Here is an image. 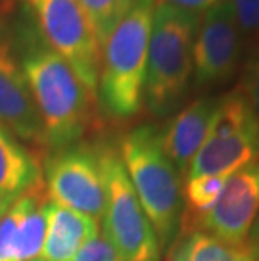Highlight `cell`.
Returning a JSON list of instances; mask_svg holds the SVG:
<instances>
[{
    "label": "cell",
    "instance_id": "obj_1",
    "mask_svg": "<svg viewBox=\"0 0 259 261\" xmlns=\"http://www.w3.org/2000/svg\"><path fill=\"white\" fill-rule=\"evenodd\" d=\"M25 17L17 25V63L39 110L44 142L51 150L73 145L90 128L95 98L66 59L44 41L29 10Z\"/></svg>",
    "mask_w": 259,
    "mask_h": 261
},
{
    "label": "cell",
    "instance_id": "obj_2",
    "mask_svg": "<svg viewBox=\"0 0 259 261\" xmlns=\"http://www.w3.org/2000/svg\"><path fill=\"white\" fill-rule=\"evenodd\" d=\"M157 0H135L101 44L98 99L114 120L140 113L145 90L148 44Z\"/></svg>",
    "mask_w": 259,
    "mask_h": 261
},
{
    "label": "cell",
    "instance_id": "obj_3",
    "mask_svg": "<svg viewBox=\"0 0 259 261\" xmlns=\"http://www.w3.org/2000/svg\"><path fill=\"white\" fill-rule=\"evenodd\" d=\"M118 152L160 249L168 248L179 234L184 199L179 170L162 147L160 128L152 123L135 126L121 137Z\"/></svg>",
    "mask_w": 259,
    "mask_h": 261
},
{
    "label": "cell",
    "instance_id": "obj_4",
    "mask_svg": "<svg viewBox=\"0 0 259 261\" xmlns=\"http://www.w3.org/2000/svg\"><path fill=\"white\" fill-rule=\"evenodd\" d=\"M200 14L157 2L148 44L143 103L153 116L175 112L194 77V39Z\"/></svg>",
    "mask_w": 259,
    "mask_h": 261
},
{
    "label": "cell",
    "instance_id": "obj_5",
    "mask_svg": "<svg viewBox=\"0 0 259 261\" xmlns=\"http://www.w3.org/2000/svg\"><path fill=\"white\" fill-rule=\"evenodd\" d=\"M106 197L103 209V234L117 249L121 261H160V244L152 223L135 194L120 152L103 145Z\"/></svg>",
    "mask_w": 259,
    "mask_h": 261
},
{
    "label": "cell",
    "instance_id": "obj_6",
    "mask_svg": "<svg viewBox=\"0 0 259 261\" xmlns=\"http://www.w3.org/2000/svg\"><path fill=\"white\" fill-rule=\"evenodd\" d=\"M259 159V118L239 88L220 96L219 110L185 179L231 175Z\"/></svg>",
    "mask_w": 259,
    "mask_h": 261
},
{
    "label": "cell",
    "instance_id": "obj_7",
    "mask_svg": "<svg viewBox=\"0 0 259 261\" xmlns=\"http://www.w3.org/2000/svg\"><path fill=\"white\" fill-rule=\"evenodd\" d=\"M25 7L44 41L66 59L98 99L101 44L79 4L76 0H25Z\"/></svg>",
    "mask_w": 259,
    "mask_h": 261
},
{
    "label": "cell",
    "instance_id": "obj_8",
    "mask_svg": "<svg viewBox=\"0 0 259 261\" xmlns=\"http://www.w3.org/2000/svg\"><path fill=\"white\" fill-rule=\"evenodd\" d=\"M44 189L51 201L100 221L106 197L103 145L78 142L51 150L44 165Z\"/></svg>",
    "mask_w": 259,
    "mask_h": 261
},
{
    "label": "cell",
    "instance_id": "obj_9",
    "mask_svg": "<svg viewBox=\"0 0 259 261\" xmlns=\"http://www.w3.org/2000/svg\"><path fill=\"white\" fill-rule=\"evenodd\" d=\"M242 47V34L229 0L207 9L194 39V85L209 90L231 81L241 64Z\"/></svg>",
    "mask_w": 259,
    "mask_h": 261
},
{
    "label": "cell",
    "instance_id": "obj_10",
    "mask_svg": "<svg viewBox=\"0 0 259 261\" xmlns=\"http://www.w3.org/2000/svg\"><path fill=\"white\" fill-rule=\"evenodd\" d=\"M257 213L259 159L231 174L216 205L180 231H206L233 246H246Z\"/></svg>",
    "mask_w": 259,
    "mask_h": 261
},
{
    "label": "cell",
    "instance_id": "obj_11",
    "mask_svg": "<svg viewBox=\"0 0 259 261\" xmlns=\"http://www.w3.org/2000/svg\"><path fill=\"white\" fill-rule=\"evenodd\" d=\"M0 125L20 142L46 147L39 110L7 42H0Z\"/></svg>",
    "mask_w": 259,
    "mask_h": 261
},
{
    "label": "cell",
    "instance_id": "obj_12",
    "mask_svg": "<svg viewBox=\"0 0 259 261\" xmlns=\"http://www.w3.org/2000/svg\"><path fill=\"white\" fill-rule=\"evenodd\" d=\"M219 103L220 96L195 99L182 108L167 126L160 130L165 153L184 177L212 128Z\"/></svg>",
    "mask_w": 259,
    "mask_h": 261
},
{
    "label": "cell",
    "instance_id": "obj_13",
    "mask_svg": "<svg viewBox=\"0 0 259 261\" xmlns=\"http://www.w3.org/2000/svg\"><path fill=\"white\" fill-rule=\"evenodd\" d=\"M44 211L47 223L41 256L46 261H73L82 244L100 232L96 219L51 199L44 202Z\"/></svg>",
    "mask_w": 259,
    "mask_h": 261
},
{
    "label": "cell",
    "instance_id": "obj_14",
    "mask_svg": "<svg viewBox=\"0 0 259 261\" xmlns=\"http://www.w3.org/2000/svg\"><path fill=\"white\" fill-rule=\"evenodd\" d=\"M42 180L36 157L0 125V196L17 199Z\"/></svg>",
    "mask_w": 259,
    "mask_h": 261
},
{
    "label": "cell",
    "instance_id": "obj_15",
    "mask_svg": "<svg viewBox=\"0 0 259 261\" xmlns=\"http://www.w3.org/2000/svg\"><path fill=\"white\" fill-rule=\"evenodd\" d=\"M165 261H252L246 246H233L206 231H179Z\"/></svg>",
    "mask_w": 259,
    "mask_h": 261
},
{
    "label": "cell",
    "instance_id": "obj_16",
    "mask_svg": "<svg viewBox=\"0 0 259 261\" xmlns=\"http://www.w3.org/2000/svg\"><path fill=\"white\" fill-rule=\"evenodd\" d=\"M225 182H227V175H199L185 179L184 192H182L184 213H182L180 229L194 223L197 218L209 213L216 205Z\"/></svg>",
    "mask_w": 259,
    "mask_h": 261
},
{
    "label": "cell",
    "instance_id": "obj_17",
    "mask_svg": "<svg viewBox=\"0 0 259 261\" xmlns=\"http://www.w3.org/2000/svg\"><path fill=\"white\" fill-rule=\"evenodd\" d=\"M44 197L42 180L29 191L24 192L15 202L10 205L7 214L0 221V261H20L19 248V227L20 221L27 213V209L34 204L37 199Z\"/></svg>",
    "mask_w": 259,
    "mask_h": 261
},
{
    "label": "cell",
    "instance_id": "obj_18",
    "mask_svg": "<svg viewBox=\"0 0 259 261\" xmlns=\"http://www.w3.org/2000/svg\"><path fill=\"white\" fill-rule=\"evenodd\" d=\"M76 2L84 10L86 17L90 19L100 39V44H103L114 25L133 7L135 0H76Z\"/></svg>",
    "mask_w": 259,
    "mask_h": 261
},
{
    "label": "cell",
    "instance_id": "obj_19",
    "mask_svg": "<svg viewBox=\"0 0 259 261\" xmlns=\"http://www.w3.org/2000/svg\"><path fill=\"white\" fill-rule=\"evenodd\" d=\"M242 37H259V0H229Z\"/></svg>",
    "mask_w": 259,
    "mask_h": 261
},
{
    "label": "cell",
    "instance_id": "obj_20",
    "mask_svg": "<svg viewBox=\"0 0 259 261\" xmlns=\"http://www.w3.org/2000/svg\"><path fill=\"white\" fill-rule=\"evenodd\" d=\"M73 261H121L117 249L108 241V238L100 231L96 236L88 240L76 253Z\"/></svg>",
    "mask_w": 259,
    "mask_h": 261
},
{
    "label": "cell",
    "instance_id": "obj_21",
    "mask_svg": "<svg viewBox=\"0 0 259 261\" xmlns=\"http://www.w3.org/2000/svg\"><path fill=\"white\" fill-rule=\"evenodd\" d=\"M241 93L249 101L251 108L259 118V47L251 54L244 66V73L239 85Z\"/></svg>",
    "mask_w": 259,
    "mask_h": 261
},
{
    "label": "cell",
    "instance_id": "obj_22",
    "mask_svg": "<svg viewBox=\"0 0 259 261\" xmlns=\"http://www.w3.org/2000/svg\"><path fill=\"white\" fill-rule=\"evenodd\" d=\"M157 2L172 5V7L187 10V12L192 14H204L207 9L214 7L219 2H224V0H157Z\"/></svg>",
    "mask_w": 259,
    "mask_h": 261
},
{
    "label": "cell",
    "instance_id": "obj_23",
    "mask_svg": "<svg viewBox=\"0 0 259 261\" xmlns=\"http://www.w3.org/2000/svg\"><path fill=\"white\" fill-rule=\"evenodd\" d=\"M246 249L249 251L252 261H259V213L256 216L254 223H252L249 236L246 240Z\"/></svg>",
    "mask_w": 259,
    "mask_h": 261
},
{
    "label": "cell",
    "instance_id": "obj_24",
    "mask_svg": "<svg viewBox=\"0 0 259 261\" xmlns=\"http://www.w3.org/2000/svg\"><path fill=\"white\" fill-rule=\"evenodd\" d=\"M19 199V197H17ZM15 202V199L12 197H5V196H0V221L5 214H7V211L10 209V205Z\"/></svg>",
    "mask_w": 259,
    "mask_h": 261
},
{
    "label": "cell",
    "instance_id": "obj_25",
    "mask_svg": "<svg viewBox=\"0 0 259 261\" xmlns=\"http://www.w3.org/2000/svg\"><path fill=\"white\" fill-rule=\"evenodd\" d=\"M29 261H46L42 256H37V258H34V259H29Z\"/></svg>",
    "mask_w": 259,
    "mask_h": 261
}]
</instances>
